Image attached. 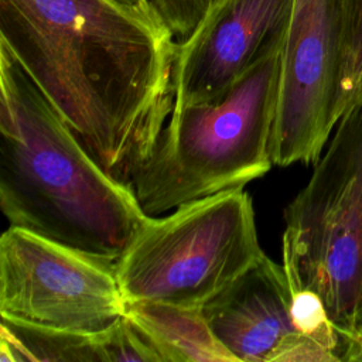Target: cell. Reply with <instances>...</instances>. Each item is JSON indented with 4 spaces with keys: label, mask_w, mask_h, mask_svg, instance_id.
Here are the masks:
<instances>
[{
    "label": "cell",
    "mask_w": 362,
    "mask_h": 362,
    "mask_svg": "<svg viewBox=\"0 0 362 362\" xmlns=\"http://www.w3.org/2000/svg\"><path fill=\"white\" fill-rule=\"evenodd\" d=\"M0 44L102 168L130 185L175 100L177 40L153 3L0 0Z\"/></svg>",
    "instance_id": "6da1fadb"
},
{
    "label": "cell",
    "mask_w": 362,
    "mask_h": 362,
    "mask_svg": "<svg viewBox=\"0 0 362 362\" xmlns=\"http://www.w3.org/2000/svg\"><path fill=\"white\" fill-rule=\"evenodd\" d=\"M0 206L8 226L110 262L150 216L1 44Z\"/></svg>",
    "instance_id": "7a4b0ae2"
},
{
    "label": "cell",
    "mask_w": 362,
    "mask_h": 362,
    "mask_svg": "<svg viewBox=\"0 0 362 362\" xmlns=\"http://www.w3.org/2000/svg\"><path fill=\"white\" fill-rule=\"evenodd\" d=\"M281 47L219 98L173 109L130 184L147 215L243 188L270 171Z\"/></svg>",
    "instance_id": "3957f363"
},
{
    "label": "cell",
    "mask_w": 362,
    "mask_h": 362,
    "mask_svg": "<svg viewBox=\"0 0 362 362\" xmlns=\"http://www.w3.org/2000/svg\"><path fill=\"white\" fill-rule=\"evenodd\" d=\"M284 222L291 288L322 300L346 349L362 314V105L338 122Z\"/></svg>",
    "instance_id": "277c9868"
},
{
    "label": "cell",
    "mask_w": 362,
    "mask_h": 362,
    "mask_svg": "<svg viewBox=\"0 0 362 362\" xmlns=\"http://www.w3.org/2000/svg\"><path fill=\"white\" fill-rule=\"evenodd\" d=\"M264 255L252 198L233 188L148 216L115 269L127 303L202 308Z\"/></svg>",
    "instance_id": "5b68a950"
},
{
    "label": "cell",
    "mask_w": 362,
    "mask_h": 362,
    "mask_svg": "<svg viewBox=\"0 0 362 362\" xmlns=\"http://www.w3.org/2000/svg\"><path fill=\"white\" fill-rule=\"evenodd\" d=\"M115 262L25 229L0 238V315L79 334H100L126 315Z\"/></svg>",
    "instance_id": "8992f818"
},
{
    "label": "cell",
    "mask_w": 362,
    "mask_h": 362,
    "mask_svg": "<svg viewBox=\"0 0 362 362\" xmlns=\"http://www.w3.org/2000/svg\"><path fill=\"white\" fill-rule=\"evenodd\" d=\"M345 41L339 0H294L280 57L274 165L315 164L342 117Z\"/></svg>",
    "instance_id": "52a82bcc"
},
{
    "label": "cell",
    "mask_w": 362,
    "mask_h": 362,
    "mask_svg": "<svg viewBox=\"0 0 362 362\" xmlns=\"http://www.w3.org/2000/svg\"><path fill=\"white\" fill-rule=\"evenodd\" d=\"M294 0H218L177 41L174 107L223 95L270 51L283 45ZM173 107V109H174Z\"/></svg>",
    "instance_id": "ba28073f"
},
{
    "label": "cell",
    "mask_w": 362,
    "mask_h": 362,
    "mask_svg": "<svg viewBox=\"0 0 362 362\" xmlns=\"http://www.w3.org/2000/svg\"><path fill=\"white\" fill-rule=\"evenodd\" d=\"M293 288L283 263L266 255L201 310L238 362H269L290 334Z\"/></svg>",
    "instance_id": "9c48e42d"
},
{
    "label": "cell",
    "mask_w": 362,
    "mask_h": 362,
    "mask_svg": "<svg viewBox=\"0 0 362 362\" xmlns=\"http://www.w3.org/2000/svg\"><path fill=\"white\" fill-rule=\"evenodd\" d=\"M126 317L148 339L163 362H238L212 332L201 308L130 301Z\"/></svg>",
    "instance_id": "30bf717a"
},
{
    "label": "cell",
    "mask_w": 362,
    "mask_h": 362,
    "mask_svg": "<svg viewBox=\"0 0 362 362\" xmlns=\"http://www.w3.org/2000/svg\"><path fill=\"white\" fill-rule=\"evenodd\" d=\"M0 362H107L103 332L79 334L1 317Z\"/></svg>",
    "instance_id": "8fae6325"
},
{
    "label": "cell",
    "mask_w": 362,
    "mask_h": 362,
    "mask_svg": "<svg viewBox=\"0 0 362 362\" xmlns=\"http://www.w3.org/2000/svg\"><path fill=\"white\" fill-rule=\"evenodd\" d=\"M345 41L342 116L362 105V0H339Z\"/></svg>",
    "instance_id": "7c38bea8"
},
{
    "label": "cell",
    "mask_w": 362,
    "mask_h": 362,
    "mask_svg": "<svg viewBox=\"0 0 362 362\" xmlns=\"http://www.w3.org/2000/svg\"><path fill=\"white\" fill-rule=\"evenodd\" d=\"M177 41L187 38L208 10L206 0H150Z\"/></svg>",
    "instance_id": "4fadbf2b"
},
{
    "label": "cell",
    "mask_w": 362,
    "mask_h": 362,
    "mask_svg": "<svg viewBox=\"0 0 362 362\" xmlns=\"http://www.w3.org/2000/svg\"><path fill=\"white\" fill-rule=\"evenodd\" d=\"M269 362H341L338 355L318 339L301 332L287 335Z\"/></svg>",
    "instance_id": "5bb4252c"
},
{
    "label": "cell",
    "mask_w": 362,
    "mask_h": 362,
    "mask_svg": "<svg viewBox=\"0 0 362 362\" xmlns=\"http://www.w3.org/2000/svg\"><path fill=\"white\" fill-rule=\"evenodd\" d=\"M362 348V314H361V318L358 321V325H356V329H355V334L352 337V339L348 342L346 345V349H345V355H344V361L348 362L349 356Z\"/></svg>",
    "instance_id": "9a60e30c"
},
{
    "label": "cell",
    "mask_w": 362,
    "mask_h": 362,
    "mask_svg": "<svg viewBox=\"0 0 362 362\" xmlns=\"http://www.w3.org/2000/svg\"><path fill=\"white\" fill-rule=\"evenodd\" d=\"M348 362H362V348L358 349V351H355V352L349 356Z\"/></svg>",
    "instance_id": "2e32d148"
},
{
    "label": "cell",
    "mask_w": 362,
    "mask_h": 362,
    "mask_svg": "<svg viewBox=\"0 0 362 362\" xmlns=\"http://www.w3.org/2000/svg\"><path fill=\"white\" fill-rule=\"evenodd\" d=\"M120 1H124V3L133 4V6H146V4L151 3L150 0H120Z\"/></svg>",
    "instance_id": "e0dca14e"
},
{
    "label": "cell",
    "mask_w": 362,
    "mask_h": 362,
    "mask_svg": "<svg viewBox=\"0 0 362 362\" xmlns=\"http://www.w3.org/2000/svg\"><path fill=\"white\" fill-rule=\"evenodd\" d=\"M206 1H208V8H209V7H211L214 3H216L218 0H206Z\"/></svg>",
    "instance_id": "ac0fdd59"
}]
</instances>
